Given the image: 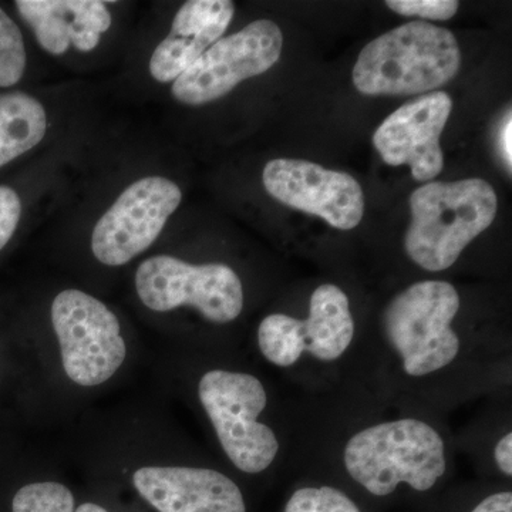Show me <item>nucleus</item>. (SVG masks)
<instances>
[{
    "instance_id": "obj_1",
    "label": "nucleus",
    "mask_w": 512,
    "mask_h": 512,
    "mask_svg": "<svg viewBox=\"0 0 512 512\" xmlns=\"http://www.w3.org/2000/svg\"><path fill=\"white\" fill-rule=\"evenodd\" d=\"M460 66L450 30L413 20L366 45L353 67V83L366 96H416L450 82Z\"/></svg>"
},
{
    "instance_id": "obj_2",
    "label": "nucleus",
    "mask_w": 512,
    "mask_h": 512,
    "mask_svg": "<svg viewBox=\"0 0 512 512\" xmlns=\"http://www.w3.org/2000/svg\"><path fill=\"white\" fill-rule=\"evenodd\" d=\"M410 208L404 249L420 268L440 272L456 264L467 245L493 224L498 200L481 178L434 181L413 192Z\"/></svg>"
},
{
    "instance_id": "obj_3",
    "label": "nucleus",
    "mask_w": 512,
    "mask_h": 512,
    "mask_svg": "<svg viewBox=\"0 0 512 512\" xmlns=\"http://www.w3.org/2000/svg\"><path fill=\"white\" fill-rule=\"evenodd\" d=\"M55 366L62 382L92 392L113 382L127 365L120 319L106 303L80 289H64L50 305Z\"/></svg>"
},
{
    "instance_id": "obj_4",
    "label": "nucleus",
    "mask_w": 512,
    "mask_h": 512,
    "mask_svg": "<svg viewBox=\"0 0 512 512\" xmlns=\"http://www.w3.org/2000/svg\"><path fill=\"white\" fill-rule=\"evenodd\" d=\"M349 476L377 497L400 483L429 491L446 473V448L439 433L424 421H386L359 431L343 454Z\"/></svg>"
},
{
    "instance_id": "obj_5",
    "label": "nucleus",
    "mask_w": 512,
    "mask_h": 512,
    "mask_svg": "<svg viewBox=\"0 0 512 512\" xmlns=\"http://www.w3.org/2000/svg\"><path fill=\"white\" fill-rule=\"evenodd\" d=\"M198 400L228 460L245 474H259L274 463L278 439L259 421L268 406L264 384L254 375L212 369L198 380Z\"/></svg>"
},
{
    "instance_id": "obj_6",
    "label": "nucleus",
    "mask_w": 512,
    "mask_h": 512,
    "mask_svg": "<svg viewBox=\"0 0 512 512\" xmlns=\"http://www.w3.org/2000/svg\"><path fill=\"white\" fill-rule=\"evenodd\" d=\"M458 309L460 296L444 281L417 282L386 306L384 335L402 359L407 375H431L456 359L460 339L451 323Z\"/></svg>"
},
{
    "instance_id": "obj_7",
    "label": "nucleus",
    "mask_w": 512,
    "mask_h": 512,
    "mask_svg": "<svg viewBox=\"0 0 512 512\" xmlns=\"http://www.w3.org/2000/svg\"><path fill=\"white\" fill-rule=\"evenodd\" d=\"M134 282L138 299L151 312L192 308L208 322L225 325L244 311V286L228 265L156 255L141 262Z\"/></svg>"
},
{
    "instance_id": "obj_8",
    "label": "nucleus",
    "mask_w": 512,
    "mask_h": 512,
    "mask_svg": "<svg viewBox=\"0 0 512 512\" xmlns=\"http://www.w3.org/2000/svg\"><path fill=\"white\" fill-rule=\"evenodd\" d=\"M284 36L275 22L255 20L214 43L173 83L175 100L202 106L227 96L239 83L268 72L281 57Z\"/></svg>"
},
{
    "instance_id": "obj_9",
    "label": "nucleus",
    "mask_w": 512,
    "mask_h": 512,
    "mask_svg": "<svg viewBox=\"0 0 512 512\" xmlns=\"http://www.w3.org/2000/svg\"><path fill=\"white\" fill-rule=\"evenodd\" d=\"M355 322L349 299L339 286L320 285L313 291L308 319L274 313L258 328V348L272 365H295L303 353L320 362H333L349 349Z\"/></svg>"
},
{
    "instance_id": "obj_10",
    "label": "nucleus",
    "mask_w": 512,
    "mask_h": 512,
    "mask_svg": "<svg viewBox=\"0 0 512 512\" xmlns=\"http://www.w3.org/2000/svg\"><path fill=\"white\" fill-rule=\"evenodd\" d=\"M183 192L164 177H146L121 192L92 234V252L100 264L123 266L147 251L180 207Z\"/></svg>"
},
{
    "instance_id": "obj_11",
    "label": "nucleus",
    "mask_w": 512,
    "mask_h": 512,
    "mask_svg": "<svg viewBox=\"0 0 512 512\" xmlns=\"http://www.w3.org/2000/svg\"><path fill=\"white\" fill-rule=\"evenodd\" d=\"M262 180L275 200L318 215L333 228H356L365 214V197L355 178L319 164L278 158L265 165Z\"/></svg>"
},
{
    "instance_id": "obj_12",
    "label": "nucleus",
    "mask_w": 512,
    "mask_h": 512,
    "mask_svg": "<svg viewBox=\"0 0 512 512\" xmlns=\"http://www.w3.org/2000/svg\"><path fill=\"white\" fill-rule=\"evenodd\" d=\"M453 110L444 92L424 94L390 114L377 128L373 144L384 163L407 164L414 180L429 183L443 171L440 137Z\"/></svg>"
},
{
    "instance_id": "obj_13",
    "label": "nucleus",
    "mask_w": 512,
    "mask_h": 512,
    "mask_svg": "<svg viewBox=\"0 0 512 512\" xmlns=\"http://www.w3.org/2000/svg\"><path fill=\"white\" fill-rule=\"evenodd\" d=\"M130 478L138 495L158 512H247L238 485L212 468L146 461Z\"/></svg>"
},
{
    "instance_id": "obj_14",
    "label": "nucleus",
    "mask_w": 512,
    "mask_h": 512,
    "mask_svg": "<svg viewBox=\"0 0 512 512\" xmlns=\"http://www.w3.org/2000/svg\"><path fill=\"white\" fill-rule=\"evenodd\" d=\"M229 0H190L175 15L170 35L154 50L150 74L160 83L175 82L218 39L234 18Z\"/></svg>"
},
{
    "instance_id": "obj_15",
    "label": "nucleus",
    "mask_w": 512,
    "mask_h": 512,
    "mask_svg": "<svg viewBox=\"0 0 512 512\" xmlns=\"http://www.w3.org/2000/svg\"><path fill=\"white\" fill-rule=\"evenodd\" d=\"M16 8L37 43L55 56L64 55L70 45L79 52H92L113 22L100 0H18Z\"/></svg>"
},
{
    "instance_id": "obj_16",
    "label": "nucleus",
    "mask_w": 512,
    "mask_h": 512,
    "mask_svg": "<svg viewBox=\"0 0 512 512\" xmlns=\"http://www.w3.org/2000/svg\"><path fill=\"white\" fill-rule=\"evenodd\" d=\"M46 131V110L36 97L0 93V167L35 148Z\"/></svg>"
},
{
    "instance_id": "obj_17",
    "label": "nucleus",
    "mask_w": 512,
    "mask_h": 512,
    "mask_svg": "<svg viewBox=\"0 0 512 512\" xmlns=\"http://www.w3.org/2000/svg\"><path fill=\"white\" fill-rule=\"evenodd\" d=\"M74 495L66 484L55 480L32 481L13 495L12 512H74Z\"/></svg>"
},
{
    "instance_id": "obj_18",
    "label": "nucleus",
    "mask_w": 512,
    "mask_h": 512,
    "mask_svg": "<svg viewBox=\"0 0 512 512\" xmlns=\"http://www.w3.org/2000/svg\"><path fill=\"white\" fill-rule=\"evenodd\" d=\"M26 69L22 32L8 13L0 8V87L15 86Z\"/></svg>"
},
{
    "instance_id": "obj_19",
    "label": "nucleus",
    "mask_w": 512,
    "mask_h": 512,
    "mask_svg": "<svg viewBox=\"0 0 512 512\" xmlns=\"http://www.w3.org/2000/svg\"><path fill=\"white\" fill-rule=\"evenodd\" d=\"M285 512H360L352 500L333 487H305L293 493Z\"/></svg>"
},
{
    "instance_id": "obj_20",
    "label": "nucleus",
    "mask_w": 512,
    "mask_h": 512,
    "mask_svg": "<svg viewBox=\"0 0 512 512\" xmlns=\"http://www.w3.org/2000/svg\"><path fill=\"white\" fill-rule=\"evenodd\" d=\"M386 5L402 16L448 20L456 15L460 3L457 0H389Z\"/></svg>"
},
{
    "instance_id": "obj_21",
    "label": "nucleus",
    "mask_w": 512,
    "mask_h": 512,
    "mask_svg": "<svg viewBox=\"0 0 512 512\" xmlns=\"http://www.w3.org/2000/svg\"><path fill=\"white\" fill-rule=\"evenodd\" d=\"M20 217H22V202L18 192L0 185V251L15 235Z\"/></svg>"
},
{
    "instance_id": "obj_22",
    "label": "nucleus",
    "mask_w": 512,
    "mask_h": 512,
    "mask_svg": "<svg viewBox=\"0 0 512 512\" xmlns=\"http://www.w3.org/2000/svg\"><path fill=\"white\" fill-rule=\"evenodd\" d=\"M495 463L505 476H512V433H507L498 441L494 450Z\"/></svg>"
},
{
    "instance_id": "obj_23",
    "label": "nucleus",
    "mask_w": 512,
    "mask_h": 512,
    "mask_svg": "<svg viewBox=\"0 0 512 512\" xmlns=\"http://www.w3.org/2000/svg\"><path fill=\"white\" fill-rule=\"evenodd\" d=\"M471 512H512V494L497 493L490 495Z\"/></svg>"
},
{
    "instance_id": "obj_24",
    "label": "nucleus",
    "mask_w": 512,
    "mask_h": 512,
    "mask_svg": "<svg viewBox=\"0 0 512 512\" xmlns=\"http://www.w3.org/2000/svg\"><path fill=\"white\" fill-rule=\"evenodd\" d=\"M512 121H511V111H508L507 121H505L503 130H501V151H503L504 161L508 165V170L511 173L512 167Z\"/></svg>"
},
{
    "instance_id": "obj_25",
    "label": "nucleus",
    "mask_w": 512,
    "mask_h": 512,
    "mask_svg": "<svg viewBox=\"0 0 512 512\" xmlns=\"http://www.w3.org/2000/svg\"><path fill=\"white\" fill-rule=\"evenodd\" d=\"M74 512H110L107 508L101 507L96 503H83L76 507Z\"/></svg>"
}]
</instances>
